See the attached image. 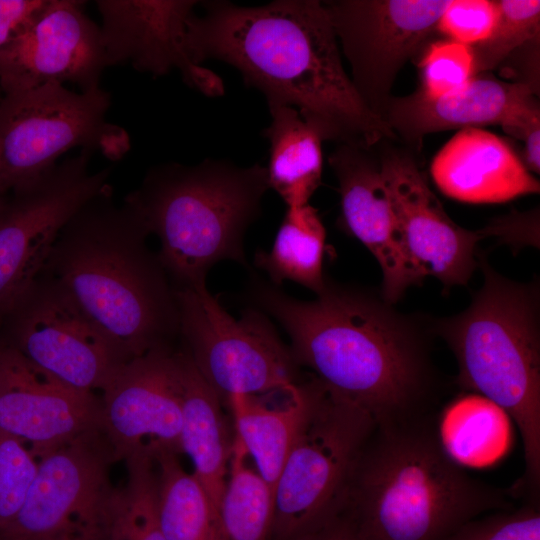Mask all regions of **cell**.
<instances>
[{
  "instance_id": "1",
  "label": "cell",
  "mask_w": 540,
  "mask_h": 540,
  "mask_svg": "<svg viewBox=\"0 0 540 540\" xmlns=\"http://www.w3.org/2000/svg\"><path fill=\"white\" fill-rule=\"evenodd\" d=\"M249 296L290 338L297 365L375 423L435 412L442 380L432 358V318L401 312L380 291L326 277L311 301L253 276Z\"/></svg>"
},
{
  "instance_id": "2",
  "label": "cell",
  "mask_w": 540,
  "mask_h": 540,
  "mask_svg": "<svg viewBox=\"0 0 540 540\" xmlns=\"http://www.w3.org/2000/svg\"><path fill=\"white\" fill-rule=\"evenodd\" d=\"M201 3L203 14L187 20L186 45L195 63L215 59L233 66L268 107L295 108L322 141L370 149L396 138L346 73L324 2Z\"/></svg>"
},
{
  "instance_id": "3",
  "label": "cell",
  "mask_w": 540,
  "mask_h": 540,
  "mask_svg": "<svg viewBox=\"0 0 540 540\" xmlns=\"http://www.w3.org/2000/svg\"><path fill=\"white\" fill-rule=\"evenodd\" d=\"M435 412L375 423L328 515L358 540H446L513 508L511 488L471 476L445 449Z\"/></svg>"
},
{
  "instance_id": "4",
  "label": "cell",
  "mask_w": 540,
  "mask_h": 540,
  "mask_svg": "<svg viewBox=\"0 0 540 540\" xmlns=\"http://www.w3.org/2000/svg\"><path fill=\"white\" fill-rule=\"evenodd\" d=\"M112 190L88 201L60 231L45 273L56 279L128 359L179 333L175 288L149 232Z\"/></svg>"
},
{
  "instance_id": "5",
  "label": "cell",
  "mask_w": 540,
  "mask_h": 540,
  "mask_svg": "<svg viewBox=\"0 0 540 540\" xmlns=\"http://www.w3.org/2000/svg\"><path fill=\"white\" fill-rule=\"evenodd\" d=\"M484 281L457 315L432 318L435 335L453 352L456 385L480 395L513 419L522 439L525 470L516 495H540L539 282L502 276L478 253Z\"/></svg>"
},
{
  "instance_id": "6",
  "label": "cell",
  "mask_w": 540,
  "mask_h": 540,
  "mask_svg": "<svg viewBox=\"0 0 540 540\" xmlns=\"http://www.w3.org/2000/svg\"><path fill=\"white\" fill-rule=\"evenodd\" d=\"M268 189L266 167L205 159L151 168L124 204L158 237V256L173 286H194L206 283L220 261L247 265L244 235Z\"/></svg>"
},
{
  "instance_id": "7",
  "label": "cell",
  "mask_w": 540,
  "mask_h": 540,
  "mask_svg": "<svg viewBox=\"0 0 540 540\" xmlns=\"http://www.w3.org/2000/svg\"><path fill=\"white\" fill-rule=\"evenodd\" d=\"M110 94L101 87L75 92L50 83L4 94L0 101V191L22 188L57 165L73 148L121 159L127 132L106 120Z\"/></svg>"
},
{
  "instance_id": "8",
  "label": "cell",
  "mask_w": 540,
  "mask_h": 540,
  "mask_svg": "<svg viewBox=\"0 0 540 540\" xmlns=\"http://www.w3.org/2000/svg\"><path fill=\"white\" fill-rule=\"evenodd\" d=\"M186 352L222 404L233 395L264 396L297 385L299 366L264 314L229 315L206 283L174 287Z\"/></svg>"
},
{
  "instance_id": "9",
  "label": "cell",
  "mask_w": 540,
  "mask_h": 540,
  "mask_svg": "<svg viewBox=\"0 0 540 540\" xmlns=\"http://www.w3.org/2000/svg\"><path fill=\"white\" fill-rule=\"evenodd\" d=\"M309 404L274 489L271 532L290 540L324 519L375 425L311 374Z\"/></svg>"
},
{
  "instance_id": "10",
  "label": "cell",
  "mask_w": 540,
  "mask_h": 540,
  "mask_svg": "<svg viewBox=\"0 0 540 540\" xmlns=\"http://www.w3.org/2000/svg\"><path fill=\"white\" fill-rule=\"evenodd\" d=\"M93 152L80 150L14 192L0 213V327L40 276L55 241L88 201L112 190L111 168L89 170Z\"/></svg>"
},
{
  "instance_id": "11",
  "label": "cell",
  "mask_w": 540,
  "mask_h": 540,
  "mask_svg": "<svg viewBox=\"0 0 540 540\" xmlns=\"http://www.w3.org/2000/svg\"><path fill=\"white\" fill-rule=\"evenodd\" d=\"M114 461L101 429L42 456L25 503L4 535L9 540H103L115 491L108 476Z\"/></svg>"
},
{
  "instance_id": "12",
  "label": "cell",
  "mask_w": 540,
  "mask_h": 540,
  "mask_svg": "<svg viewBox=\"0 0 540 540\" xmlns=\"http://www.w3.org/2000/svg\"><path fill=\"white\" fill-rule=\"evenodd\" d=\"M1 327L8 331L6 345L82 392L101 391L128 361L67 290L45 273L25 292Z\"/></svg>"
},
{
  "instance_id": "13",
  "label": "cell",
  "mask_w": 540,
  "mask_h": 540,
  "mask_svg": "<svg viewBox=\"0 0 540 540\" xmlns=\"http://www.w3.org/2000/svg\"><path fill=\"white\" fill-rule=\"evenodd\" d=\"M450 1H324L353 85L382 119L399 72L424 48Z\"/></svg>"
},
{
  "instance_id": "14",
  "label": "cell",
  "mask_w": 540,
  "mask_h": 540,
  "mask_svg": "<svg viewBox=\"0 0 540 540\" xmlns=\"http://www.w3.org/2000/svg\"><path fill=\"white\" fill-rule=\"evenodd\" d=\"M101 392V430L115 460L182 453V390L169 345L124 362Z\"/></svg>"
},
{
  "instance_id": "15",
  "label": "cell",
  "mask_w": 540,
  "mask_h": 540,
  "mask_svg": "<svg viewBox=\"0 0 540 540\" xmlns=\"http://www.w3.org/2000/svg\"><path fill=\"white\" fill-rule=\"evenodd\" d=\"M85 2L47 0L0 50V87L4 94L46 84L71 83L80 91L97 89L109 67L100 26L85 13Z\"/></svg>"
},
{
  "instance_id": "16",
  "label": "cell",
  "mask_w": 540,
  "mask_h": 540,
  "mask_svg": "<svg viewBox=\"0 0 540 540\" xmlns=\"http://www.w3.org/2000/svg\"><path fill=\"white\" fill-rule=\"evenodd\" d=\"M380 168L408 253L427 277L443 287L467 285L478 268L477 244L490 235L501 236L498 222L472 231L455 223L419 169L414 158L390 152Z\"/></svg>"
},
{
  "instance_id": "17",
  "label": "cell",
  "mask_w": 540,
  "mask_h": 540,
  "mask_svg": "<svg viewBox=\"0 0 540 540\" xmlns=\"http://www.w3.org/2000/svg\"><path fill=\"white\" fill-rule=\"evenodd\" d=\"M196 0H98L108 65L130 64L154 77L172 70L185 84L208 97L224 94L223 80L195 63L187 49V20Z\"/></svg>"
},
{
  "instance_id": "18",
  "label": "cell",
  "mask_w": 540,
  "mask_h": 540,
  "mask_svg": "<svg viewBox=\"0 0 540 540\" xmlns=\"http://www.w3.org/2000/svg\"><path fill=\"white\" fill-rule=\"evenodd\" d=\"M101 429V400L76 390L0 345V431L39 460L88 431Z\"/></svg>"
},
{
  "instance_id": "19",
  "label": "cell",
  "mask_w": 540,
  "mask_h": 540,
  "mask_svg": "<svg viewBox=\"0 0 540 540\" xmlns=\"http://www.w3.org/2000/svg\"><path fill=\"white\" fill-rule=\"evenodd\" d=\"M369 149L339 145L329 164L338 180L340 227L359 240L382 271L381 295L396 304L426 276L411 259L382 177Z\"/></svg>"
},
{
  "instance_id": "20",
  "label": "cell",
  "mask_w": 540,
  "mask_h": 540,
  "mask_svg": "<svg viewBox=\"0 0 540 540\" xmlns=\"http://www.w3.org/2000/svg\"><path fill=\"white\" fill-rule=\"evenodd\" d=\"M535 95L523 82L503 81L482 73L445 96L430 98L419 89L406 96H392L383 120L396 138L420 149L430 133L493 124L502 127L522 110L538 103Z\"/></svg>"
},
{
  "instance_id": "21",
  "label": "cell",
  "mask_w": 540,
  "mask_h": 540,
  "mask_svg": "<svg viewBox=\"0 0 540 540\" xmlns=\"http://www.w3.org/2000/svg\"><path fill=\"white\" fill-rule=\"evenodd\" d=\"M431 174L442 193L467 203H502L540 188L513 149L480 128L456 133L434 157Z\"/></svg>"
},
{
  "instance_id": "22",
  "label": "cell",
  "mask_w": 540,
  "mask_h": 540,
  "mask_svg": "<svg viewBox=\"0 0 540 540\" xmlns=\"http://www.w3.org/2000/svg\"><path fill=\"white\" fill-rule=\"evenodd\" d=\"M177 359L183 408L181 450L191 459L192 474L219 512L234 435L229 433L221 400L200 375L187 352H177Z\"/></svg>"
},
{
  "instance_id": "23",
  "label": "cell",
  "mask_w": 540,
  "mask_h": 540,
  "mask_svg": "<svg viewBox=\"0 0 540 540\" xmlns=\"http://www.w3.org/2000/svg\"><path fill=\"white\" fill-rule=\"evenodd\" d=\"M255 469L274 493L278 477L304 421L309 404L308 379L264 396L233 395L225 403Z\"/></svg>"
},
{
  "instance_id": "24",
  "label": "cell",
  "mask_w": 540,
  "mask_h": 540,
  "mask_svg": "<svg viewBox=\"0 0 540 540\" xmlns=\"http://www.w3.org/2000/svg\"><path fill=\"white\" fill-rule=\"evenodd\" d=\"M270 125L263 130L269 142L267 179L287 207L309 203L321 184L322 139L290 106L269 107Z\"/></svg>"
},
{
  "instance_id": "25",
  "label": "cell",
  "mask_w": 540,
  "mask_h": 540,
  "mask_svg": "<svg viewBox=\"0 0 540 540\" xmlns=\"http://www.w3.org/2000/svg\"><path fill=\"white\" fill-rule=\"evenodd\" d=\"M325 240L326 230L314 207L309 203L287 207L271 250H258L254 264L275 286L290 280L317 294L326 281Z\"/></svg>"
},
{
  "instance_id": "26",
  "label": "cell",
  "mask_w": 540,
  "mask_h": 540,
  "mask_svg": "<svg viewBox=\"0 0 540 540\" xmlns=\"http://www.w3.org/2000/svg\"><path fill=\"white\" fill-rule=\"evenodd\" d=\"M177 456L167 453L155 461L157 508L164 535L168 540H228L219 512Z\"/></svg>"
},
{
  "instance_id": "27",
  "label": "cell",
  "mask_w": 540,
  "mask_h": 540,
  "mask_svg": "<svg viewBox=\"0 0 540 540\" xmlns=\"http://www.w3.org/2000/svg\"><path fill=\"white\" fill-rule=\"evenodd\" d=\"M438 430L445 449L461 465L493 463L509 442L507 415L473 393L456 398L443 410Z\"/></svg>"
},
{
  "instance_id": "28",
  "label": "cell",
  "mask_w": 540,
  "mask_h": 540,
  "mask_svg": "<svg viewBox=\"0 0 540 540\" xmlns=\"http://www.w3.org/2000/svg\"><path fill=\"white\" fill-rule=\"evenodd\" d=\"M234 435L229 473L220 503V517L228 540H267L271 533L274 493Z\"/></svg>"
},
{
  "instance_id": "29",
  "label": "cell",
  "mask_w": 540,
  "mask_h": 540,
  "mask_svg": "<svg viewBox=\"0 0 540 540\" xmlns=\"http://www.w3.org/2000/svg\"><path fill=\"white\" fill-rule=\"evenodd\" d=\"M126 466L127 481L114 491L103 540H168L158 516L156 462L134 458Z\"/></svg>"
},
{
  "instance_id": "30",
  "label": "cell",
  "mask_w": 540,
  "mask_h": 540,
  "mask_svg": "<svg viewBox=\"0 0 540 540\" xmlns=\"http://www.w3.org/2000/svg\"><path fill=\"white\" fill-rule=\"evenodd\" d=\"M498 17L489 36L470 46L474 75L495 69L524 45L539 40L538 0H499Z\"/></svg>"
},
{
  "instance_id": "31",
  "label": "cell",
  "mask_w": 540,
  "mask_h": 540,
  "mask_svg": "<svg viewBox=\"0 0 540 540\" xmlns=\"http://www.w3.org/2000/svg\"><path fill=\"white\" fill-rule=\"evenodd\" d=\"M38 468V460L16 437L0 431V532L21 511Z\"/></svg>"
},
{
  "instance_id": "32",
  "label": "cell",
  "mask_w": 540,
  "mask_h": 540,
  "mask_svg": "<svg viewBox=\"0 0 540 540\" xmlns=\"http://www.w3.org/2000/svg\"><path fill=\"white\" fill-rule=\"evenodd\" d=\"M422 87L430 98L454 93L474 76L470 46L452 40L434 42L427 47L420 61Z\"/></svg>"
},
{
  "instance_id": "33",
  "label": "cell",
  "mask_w": 540,
  "mask_h": 540,
  "mask_svg": "<svg viewBox=\"0 0 540 540\" xmlns=\"http://www.w3.org/2000/svg\"><path fill=\"white\" fill-rule=\"evenodd\" d=\"M446 540H540L539 502L476 517Z\"/></svg>"
},
{
  "instance_id": "34",
  "label": "cell",
  "mask_w": 540,
  "mask_h": 540,
  "mask_svg": "<svg viewBox=\"0 0 540 540\" xmlns=\"http://www.w3.org/2000/svg\"><path fill=\"white\" fill-rule=\"evenodd\" d=\"M497 17L496 1L451 0L437 28L450 40L472 46L489 36Z\"/></svg>"
},
{
  "instance_id": "35",
  "label": "cell",
  "mask_w": 540,
  "mask_h": 540,
  "mask_svg": "<svg viewBox=\"0 0 540 540\" xmlns=\"http://www.w3.org/2000/svg\"><path fill=\"white\" fill-rule=\"evenodd\" d=\"M509 135L524 143V159L527 169L540 171V109L539 103L531 105L516 114L502 126Z\"/></svg>"
},
{
  "instance_id": "36",
  "label": "cell",
  "mask_w": 540,
  "mask_h": 540,
  "mask_svg": "<svg viewBox=\"0 0 540 540\" xmlns=\"http://www.w3.org/2000/svg\"><path fill=\"white\" fill-rule=\"evenodd\" d=\"M47 0H0V50L4 49Z\"/></svg>"
},
{
  "instance_id": "37",
  "label": "cell",
  "mask_w": 540,
  "mask_h": 540,
  "mask_svg": "<svg viewBox=\"0 0 540 540\" xmlns=\"http://www.w3.org/2000/svg\"><path fill=\"white\" fill-rule=\"evenodd\" d=\"M290 540H358L339 518L327 515L317 524Z\"/></svg>"
},
{
  "instance_id": "38",
  "label": "cell",
  "mask_w": 540,
  "mask_h": 540,
  "mask_svg": "<svg viewBox=\"0 0 540 540\" xmlns=\"http://www.w3.org/2000/svg\"><path fill=\"white\" fill-rule=\"evenodd\" d=\"M5 203H6V200H5L4 194L0 192V213L2 209L4 208Z\"/></svg>"
},
{
  "instance_id": "39",
  "label": "cell",
  "mask_w": 540,
  "mask_h": 540,
  "mask_svg": "<svg viewBox=\"0 0 540 540\" xmlns=\"http://www.w3.org/2000/svg\"><path fill=\"white\" fill-rule=\"evenodd\" d=\"M2 98H3V91H2V89L0 87V101L2 100Z\"/></svg>"
}]
</instances>
